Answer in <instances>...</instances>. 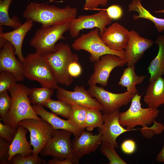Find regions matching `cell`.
<instances>
[{"mask_svg": "<svg viewBox=\"0 0 164 164\" xmlns=\"http://www.w3.org/2000/svg\"><path fill=\"white\" fill-rule=\"evenodd\" d=\"M77 9L66 5L60 8L55 5L31 2L26 6L23 16L26 20L40 23L42 27L70 22L77 18Z\"/></svg>", "mask_w": 164, "mask_h": 164, "instance_id": "1", "label": "cell"}, {"mask_svg": "<svg viewBox=\"0 0 164 164\" xmlns=\"http://www.w3.org/2000/svg\"><path fill=\"white\" fill-rule=\"evenodd\" d=\"M29 89L23 84L16 83L8 90L12 103L10 109L2 120L4 124L14 127L17 126L18 123L24 119H42L31 105L28 97Z\"/></svg>", "mask_w": 164, "mask_h": 164, "instance_id": "2", "label": "cell"}, {"mask_svg": "<svg viewBox=\"0 0 164 164\" xmlns=\"http://www.w3.org/2000/svg\"><path fill=\"white\" fill-rule=\"evenodd\" d=\"M55 51L44 56L52 69L58 84L69 86L73 77L69 74L68 68L72 63L78 61L77 55L73 53L68 44L60 43L55 45Z\"/></svg>", "mask_w": 164, "mask_h": 164, "instance_id": "3", "label": "cell"}, {"mask_svg": "<svg viewBox=\"0 0 164 164\" xmlns=\"http://www.w3.org/2000/svg\"><path fill=\"white\" fill-rule=\"evenodd\" d=\"M22 63L25 77L37 81L42 87L54 89L59 87L53 71L44 56L36 52L29 53L24 57Z\"/></svg>", "mask_w": 164, "mask_h": 164, "instance_id": "4", "label": "cell"}, {"mask_svg": "<svg viewBox=\"0 0 164 164\" xmlns=\"http://www.w3.org/2000/svg\"><path fill=\"white\" fill-rule=\"evenodd\" d=\"M99 33V29L96 28L82 34L74 41L71 45L72 48L77 51L84 50L89 53L90 60L93 63L99 60L101 56L108 54L126 60L125 50L116 51L109 48L101 39Z\"/></svg>", "mask_w": 164, "mask_h": 164, "instance_id": "5", "label": "cell"}, {"mask_svg": "<svg viewBox=\"0 0 164 164\" xmlns=\"http://www.w3.org/2000/svg\"><path fill=\"white\" fill-rule=\"evenodd\" d=\"M141 97L138 93L135 94L129 109L120 113V123L127 129L133 130L138 125H141L142 128L146 127L153 123L159 116V111L157 108L142 107Z\"/></svg>", "mask_w": 164, "mask_h": 164, "instance_id": "6", "label": "cell"}, {"mask_svg": "<svg viewBox=\"0 0 164 164\" xmlns=\"http://www.w3.org/2000/svg\"><path fill=\"white\" fill-rule=\"evenodd\" d=\"M70 22L58 25L42 27L35 32L30 40V45L36 52L45 56L55 51V45L60 39H65L63 33L69 30Z\"/></svg>", "mask_w": 164, "mask_h": 164, "instance_id": "7", "label": "cell"}, {"mask_svg": "<svg viewBox=\"0 0 164 164\" xmlns=\"http://www.w3.org/2000/svg\"><path fill=\"white\" fill-rule=\"evenodd\" d=\"M72 134L68 131L55 129L53 136L40 152L41 156L51 155L61 160L69 159L74 164H78L79 160L75 157L71 146Z\"/></svg>", "mask_w": 164, "mask_h": 164, "instance_id": "8", "label": "cell"}, {"mask_svg": "<svg viewBox=\"0 0 164 164\" xmlns=\"http://www.w3.org/2000/svg\"><path fill=\"white\" fill-rule=\"evenodd\" d=\"M17 125L26 128L29 132L30 142L33 147L32 154L36 155H38L53 137L55 130L50 124L42 118L24 119L19 121Z\"/></svg>", "mask_w": 164, "mask_h": 164, "instance_id": "9", "label": "cell"}, {"mask_svg": "<svg viewBox=\"0 0 164 164\" xmlns=\"http://www.w3.org/2000/svg\"><path fill=\"white\" fill-rule=\"evenodd\" d=\"M92 97H94L103 106L104 113L119 109L131 102L136 94L127 91L120 93H114L105 90L103 87L96 85L90 87L87 90Z\"/></svg>", "mask_w": 164, "mask_h": 164, "instance_id": "10", "label": "cell"}, {"mask_svg": "<svg viewBox=\"0 0 164 164\" xmlns=\"http://www.w3.org/2000/svg\"><path fill=\"white\" fill-rule=\"evenodd\" d=\"M127 61L114 55L108 54L101 56L100 60L94 63V73L87 81L90 87L99 84L102 87L106 86L112 71L115 67H122Z\"/></svg>", "mask_w": 164, "mask_h": 164, "instance_id": "11", "label": "cell"}, {"mask_svg": "<svg viewBox=\"0 0 164 164\" xmlns=\"http://www.w3.org/2000/svg\"><path fill=\"white\" fill-rule=\"evenodd\" d=\"M112 20L104 9L93 15H79L70 22L69 33L71 37L75 38L78 37L84 29L97 28L99 29L100 36Z\"/></svg>", "mask_w": 164, "mask_h": 164, "instance_id": "12", "label": "cell"}, {"mask_svg": "<svg viewBox=\"0 0 164 164\" xmlns=\"http://www.w3.org/2000/svg\"><path fill=\"white\" fill-rule=\"evenodd\" d=\"M56 90L57 98L71 105H79L102 111L103 109L102 105L96 99L93 98L83 86H76L72 91L59 86Z\"/></svg>", "mask_w": 164, "mask_h": 164, "instance_id": "13", "label": "cell"}, {"mask_svg": "<svg viewBox=\"0 0 164 164\" xmlns=\"http://www.w3.org/2000/svg\"><path fill=\"white\" fill-rule=\"evenodd\" d=\"M119 109L104 113L103 114L104 123L98 127L101 134L102 141L109 143L115 148L118 147L117 138L122 133L132 130L125 128L120 123Z\"/></svg>", "mask_w": 164, "mask_h": 164, "instance_id": "14", "label": "cell"}, {"mask_svg": "<svg viewBox=\"0 0 164 164\" xmlns=\"http://www.w3.org/2000/svg\"><path fill=\"white\" fill-rule=\"evenodd\" d=\"M153 43L152 40L141 36L135 31H130L129 39L124 49L127 66L135 65Z\"/></svg>", "mask_w": 164, "mask_h": 164, "instance_id": "15", "label": "cell"}, {"mask_svg": "<svg viewBox=\"0 0 164 164\" xmlns=\"http://www.w3.org/2000/svg\"><path fill=\"white\" fill-rule=\"evenodd\" d=\"M130 31L120 24L114 22L106 28L100 36L108 47L116 51L124 50L128 42Z\"/></svg>", "mask_w": 164, "mask_h": 164, "instance_id": "16", "label": "cell"}, {"mask_svg": "<svg viewBox=\"0 0 164 164\" xmlns=\"http://www.w3.org/2000/svg\"><path fill=\"white\" fill-rule=\"evenodd\" d=\"M0 49V71L9 72L15 76L17 81L23 80L25 76L22 64L15 57L13 46L7 41Z\"/></svg>", "mask_w": 164, "mask_h": 164, "instance_id": "17", "label": "cell"}, {"mask_svg": "<svg viewBox=\"0 0 164 164\" xmlns=\"http://www.w3.org/2000/svg\"><path fill=\"white\" fill-rule=\"evenodd\" d=\"M102 141L101 133L93 135L90 131L84 130L79 136L71 141V143L75 156L79 160L84 155L95 151Z\"/></svg>", "mask_w": 164, "mask_h": 164, "instance_id": "18", "label": "cell"}, {"mask_svg": "<svg viewBox=\"0 0 164 164\" xmlns=\"http://www.w3.org/2000/svg\"><path fill=\"white\" fill-rule=\"evenodd\" d=\"M33 22L30 19L26 21L20 26L13 30L4 32L2 26H0V39H3L9 42L14 46L15 54L22 63L24 60L22 52V46L24 39L27 33L32 29Z\"/></svg>", "mask_w": 164, "mask_h": 164, "instance_id": "19", "label": "cell"}, {"mask_svg": "<svg viewBox=\"0 0 164 164\" xmlns=\"http://www.w3.org/2000/svg\"><path fill=\"white\" fill-rule=\"evenodd\" d=\"M29 132L26 128L18 125L17 132L10 145L8 161L9 163L15 155L19 154L23 157L31 155L33 149L30 142L28 141L26 135Z\"/></svg>", "mask_w": 164, "mask_h": 164, "instance_id": "20", "label": "cell"}, {"mask_svg": "<svg viewBox=\"0 0 164 164\" xmlns=\"http://www.w3.org/2000/svg\"><path fill=\"white\" fill-rule=\"evenodd\" d=\"M32 106L36 114L50 124L54 129L69 131L73 135L75 138L79 136L84 131L72 125L68 120L63 119L53 112L47 111L43 107L33 105Z\"/></svg>", "mask_w": 164, "mask_h": 164, "instance_id": "21", "label": "cell"}, {"mask_svg": "<svg viewBox=\"0 0 164 164\" xmlns=\"http://www.w3.org/2000/svg\"><path fill=\"white\" fill-rule=\"evenodd\" d=\"M149 107L157 109L164 104V78L162 77L150 82L144 97Z\"/></svg>", "mask_w": 164, "mask_h": 164, "instance_id": "22", "label": "cell"}, {"mask_svg": "<svg viewBox=\"0 0 164 164\" xmlns=\"http://www.w3.org/2000/svg\"><path fill=\"white\" fill-rule=\"evenodd\" d=\"M155 43L159 46V51L148 68L150 82L164 75V35L158 36Z\"/></svg>", "mask_w": 164, "mask_h": 164, "instance_id": "23", "label": "cell"}, {"mask_svg": "<svg viewBox=\"0 0 164 164\" xmlns=\"http://www.w3.org/2000/svg\"><path fill=\"white\" fill-rule=\"evenodd\" d=\"M129 12L136 11L138 15H134L133 18L134 20L142 18L149 20L155 25L158 32H161L164 30V19L155 17L145 8L142 5L141 0H133L128 5Z\"/></svg>", "mask_w": 164, "mask_h": 164, "instance_id": "24", "label": "cell"}, {"mask_svg": "<svg viewBox=\"0 0 164 164\" xmlns=\"http://www.w3.org/2000/svg\"><path fill=\"white\" fill-rule=\"evenodd\" d=\"M135 65L128 66L125 68L121 76L118 85L127 88L129 92L138 93L136 85L142 83L146 77L145 76H138L135 72Z\"/></svg>", "mask_w": 164, "mask_h": 164, "instance_id": "25", "label": "cell"}, {"mask_svg": "<svg viewBox=\"0 0 164 164\" xmlns=\"http://www.w3.org/2000/svg\"><path fill=\"white\" fill-rule=\"evenodd\" d=\"M55 89L49 87L29 88L28 97L33 105L43 107L44 104L50 98Z\"/></svg>", "mask_w": 164, "mask_h": 164, "instance_id": "26", "label": "cell"}, {"mask_svg": "<svg viewBox=\"0 0 164 164\" xmlns=\"http://www.w3.org/2000/svg\"><path fill=\"white\" fill-rule=\"evenodd\" d=\"M12 0H0V26H6L15 29L22 25L18 18L13 15L11 18L9 9Z\"/></svg>", "mask_w": 164, "mask_h": 164, "instance_id": "27", "label": "cell"}, {"mask_svg": "<svg viewBox=\"0 0 164 164\" xmlns=\"http://www.w3.org/2000/svg\"><path fill=\"white\" fill-rule=\"evenodd\" d=\"M72 110L68 121L70 124L84 131L86 128V118L87 108L77 104L71 105Z\"/></svg>", "mask_w": 164, "mask_h": 164, "instance_id": "28", "label": "cell"}, {"mask_svg": "<svg viewBox=\"0 0 164 164\" xmlns=\"http://www.w3.org/2000/svg\"><path fill=\"white\" fill-rule=\"evenodd\" d=\"M50 109L52 112L69 119L72 110V106L64 101L59 100H54L50 99L44 104Z\"/></svg>", "mask_w": 164, "mask_h": 164, "instance_id": "29", "label": "cell"}, {"mask_svg": "<svg viewBox=\"0 0 164 164\" xmlns=\"http://www.w3.org/2000/svg\"><path fill=\"white\" fill-rule=\"evenodd\" d=\"M101 111L88 108L86 118V128L87 131H92L97 127L101 126L104 123L103 115Z\"/></svg>", "mask_w": 164, "mask_h": 164, "instance_id": "30", "label": "cell"}, {"mask_svg": "<svg viewBox=\"0 0 164 164\" xmlns=\"http://www.w3.org/2000/svg\"><path fill=\"white\" fill-rule=\"evenodd\" d=\"M100 150L109 161V164H126L127 163L118 154L115 148L109 143L102 142Z\"/></svg>", "mask_w": 164, "mask_h": 164, "instance_id": "31", "label": "cell"}, {"mask_svg": "<svg viewBox=\"0 0 164 164\" xmlns=\"http://www.w3.org/2000/svg\"><path fill=\"white\" fill-rule=\"evenodd\" d=\"M15 76L8 71H0V93L9 90L17 83Z\"/></svg>", "mask_w": 164, "mask_h": 164, "instance_id": "32", "label": "cell"}, {"mask_svg": "<svg viewBox=\"0 0 164 164\" xmlns=\"http://www.w3.org/2000/svg\"><path fill=\"white\" fill-rule=\"evenodd\" d=\"M9 162L14 164H48L45 160L38 155L32 154L26 157H23L17 154L12 158Z\"/></svg>", "mask_w": 164, "mask_h": 164, "instance_id": "33", "label": "cell"}, {"mask_svg": "<svg viewBox=\"0 0 164 164\" xmlns=\"http://www.w3.org/2000/svg\"><path fill=\"white\" fill-rule=\"evenodd\" d=\"M153 125L151 127L148 126L141 128L140 131L142 136L147 138H151L155 135L161 133L164 130V125L162 123L156 121L155 120Z\"/></svg>", "mask_w": 164, "mask_h": 164, "instance_id": "34", "label": "cell"}, {"mask_svg": "<svg viewBox=\"0 0 164 164\" xmlns=\"http://www.w3.org/2000/svg\"><path fill=\"white\" fill-rule=\"evenodd\" d=\"M12 103L11 97L7 91L0 93V117L2 120L11 108Z\"/></svg>", "mask_w": 164, "mask_h": 164, "instance_id": "35", "label": "cell"}, {"mask_svg": "<svg viewBox=\"0 0 164 164\" xmlns=\"http://www.w3.org/2000/svg\"><path fill=\"white\" fill-rule=\"evenodd\" d=\"M18 125L12 126L2 124L0 122V137L6 141L11 142L17 132Z\"/></svg>", "mask_w": 164, "mask_h": 164, "instance_id": "36", "label": "cell"}, {"mask_svg": "<svg viewBox=\"0 0 164 164\" xmlns=\"http://www.w3.org/2000/svg\"><path fill=\"white\" fill-rule=\"evenodd\" d=\"M11 143L0 138V164H9L8 161L9 148Z\"/></svg>", "mask_w": 164, "mask_h": 164, "instance_id": "37", "label": "cell"}, {"mask_svg": "<svg viewBox=\"0 0 164 164\" xmlns=\"http://www.w3.org/2000/svg\"><path fill=\"white\" fill-rule=\"evenodd\" d=\"M107 13L112 20L118 19L122 17L123 14L122 8L117 5H113L106 9Z\"/></svg>", "mask_w": 164, "mask_h": 164, "instance_id": "38", "label": "cell"}, {"mask_svg": "<svg viewBox=\"0 0 164 164\" xmlns=\"http://www.w3.org/2000/svg\"><path fill=\"white\" fill-rule=\"evenodd\" d=\"M109 0H85V3L83 6L85 10H95L101 5V6H106Z\"/></svg>", "mask_w": 164, "mask_h": 164, "instance_id": "39", "label": "cell"}, {"mask_svg": "<svg viewBox=\"0 0 164 164\" xmlns=\"http://www.w3.org/2000/svg\"><path fill=\"white\" fill-rule=\"evenodd\" d=\"M122 151L127 154L133 153L136 149V144L134 141L132 139H128L124 141L121 145Z\"/></svg>", "mask_w": 164, "mask_h": 164, "instance_id": "40", "label": "cell"}, {"mask_svg": "<svg viewBox=\"0 0 164 164\" xmlns=\"http://www.w3.org/2000/svg\"><path fill=\"white\" fill-rule=\"evenodd\" d=\"M82 69L78 61H75L71 63L68 68V72L70 75L73 77L79 76L81 73Z\"/></svg>", "mask_w": 164, "mask_h": 164, "instance_id": "41", "label": "cell"}, {"mask_svg": "<svg viewBox=\"0 0 164 164\" xmlns=\"http://www.w3.org/2000/svg\"><path fill=\"white\" fill-rule=\"evenodd\" d=\"M74 164L73 161L69 159L61 160L53 157L52 159H50L48 164Z\"/></svg>", "mask_w": 164, "mask_h": 164, "instance_id": "42", "label": "cell"}, {"mask_svg": "<svg viewBox=\"0 0 164 164\" xmlns=\"http://www.w3.org/2000/svg\"><path fill=\"white\" fill-rule=\"evenodd\" d=\"M156 160L157 161L164 164V144L162 149L157 155Z\"/></svg>", "mask_w": 164, "mask_h": 164, "instance_id": "43", "label": "cell"}, {"mask_svg": "<svg viewBox=\"0 0 164 164\" xmlns=\"http://www.w3.org/2000/svg\"><path fill=\"white\" fill-rule=\"evenodd\" d=\"M155 12L159 13H164V9H162V10H161L155 11Z\"/></svg>", "mask_w": 164, "mask_h": 164, "instance_id": "44", "label": "cell"}, {"mask_svg": "<svg viewBox=\"0 0 164 164\" xmlns=\"http://www.w3.org/2000/svg\"></svg>", "mask_w": 164, "mask_h": 164, "instance_id": "45", "label": "cell"}]
</instances>
